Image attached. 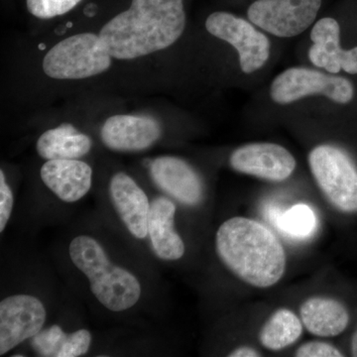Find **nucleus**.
Returning <instances> with one entry per match:
<instances>
[{"mask_svg":"<svg viewBox=\"0 0 357 357\" xmlns=\"http://www.w3.org/2000/svg\"><path fill=\"white\" fill-rule=\"evenodd\" d=\"M187 25L184 0H131L98 31L114 61L139 60L172 47Z\"/></svg>","mask_w":357,"mask_h":357,"instance_id":"nucleus-1","label":"nucleus"},{"mask_svg":"<svg viewBox=\"0 0 357 357\" xmlns=\"http://www.w3.org/2000/svg\"><path fill=\"white\" fill-rule=\"evenodd\" d=\"M218 257L239 279L269 288L285 273L286 253L273 231L252 218H229L215 236Z\"/></svg>","mask_w":357,"mask_h":357,"instance_id":"nucleus-2","label":"nucleus"},{"mask_svg":"<svg viewBox=\"0 0 357 357\" xmlns=\"http://www.w3.org/2000/svg\"><path fill=\"white\" fill-rule=\"evenodd\" d=\"M70 260L89 279L96 300L112 312L132 307L141 297L138 279L128 270L112 264L98 241L79 236L70 244Z\"/></svg>","mask_w":357,"mask_h":357,"instance_id":"nucleus-3","label":"nucleus"},{"mask_svg":"<svg viewBox=\"0 0 357 357\" xmlns=\"http://www.w3.org/2000/svg\"><path fill=\"white\" fill-rule=\"evenodd\" d=\"M112 61L98 33L82 32L52 46L44 55L42 70L45 76L56 81H84L105 74Z\"/></svg>","mask_w":357,"mask_h":357,"instance_id":"nucleus-4","label":"nucleus"},{"mask_svg":"<svg viewBox=\"0 0 357 357\" xmlns=\"http://www.w3.org/2000/svg\"><path fill=\"white\" fill-rule=\"evenodd\" d=\"M309 165L319 189L335 208L357 211V168L344 150L319 145L310 152Z\"/></svg>","mask_w":357,"mask_h":357,"instance_id":"nucleus-5","label":"nucleus"},{"mask_svg":"<svg viewBox=\"0 0 357 357\" xmlns=\"http://www.w3.org/2000/svg\"><path fill=\"white\" fill-rule=\"evenodd\" d=\"M354 84L349 79L303 67L284 70L275 77L270 86V96L278 105H289L314 95L347 105L354 100Z\"/></svg>","mask_w":357,"mask_h":357,"instance_id":"nucleus-6","label":"nucleus"},{"mask_svg":"<svg viewBox=\"0 0 357 357\" xmlns=\"http://www.w3.org/2000/svg\"><path fill=\"white\" fill-rule=\"evenodd\" d=\"M204 26L211 36L236 49L244 74H253L266 64L270 57L269 39L250 21L225 11H217L208 16Z\"/></svg>","mask_w":357,"mask_h":357,"instance_id":"nucleus-7","label":"nucleus"},{"mask_svg":"<svg viewBox=\"0 0 357 357\" xmlns=\"http://www.w3.org/2000/svg\"><path fill=\"white\" fill-rule=\"evenodd\" d=\"M321 0H256L248 11L256 27L279 38H292L316 20Z\"/></svg>","mask_w":357,"mask_h":357,"instance_id":"nucleus-8","label":"nucleus"},{"mask_svg":"<svg viewBox=\"0 0 357 357\" xmlns=\"http://www.w3.org/2000/svg\"><path fill=\"white\" fill-rule=\"evenodd\" d=\"M46 310L30 295H13L0 303V356L36 335L43 328Z\"/></svg>","mask_w":357,"mask_h":357,"instance_id":"nucleus-9","label":"nucleus"},{"mask_svg":"<svg viewBox=\"0 0 357 357\" xmlns=\"http://www.w3.org/2000/svg\"><path fill=\"white\" fill-rule=\"evenodd\" d=\"M100 139L115 152H140L149 149L161 138L159 121L147 114H114L100 128Z\"/></svg>","mask_w":357,"mask_h":357,"instance_id":"nucleus-10","label":"nucleus"},{"mask_svg":"<svg viewBox=\"0 0 357 357\" xmlns=\"http://www.w3.org/2000/svg\"><path fill=\"white\" fill-rule=\"evenodd\" d=\"M229 164L236 172L271 182H283L295 171L296 159L275 143H251L237 148L230 155Z\"/></svg>","mask_w":357,"mask_h":357,"instance_id":"nucleus-11","label":"nucleus"},{"mask_svg":"<svg viewBox=\"0 0 357 357\" xmlns=\"http://www.w3.org/2000/svg\"><path fill=\"white\" fill-rule=\"evenodd\" d=\"M150 175L157 187L185 206H198L203 201V181L183 159L158 157L150 164Z\"/></svg>","mask_w":357,"mask_h":357,"instance_id":"nucleus-12","label":"nucleus"},{"mask_svg":"<svg viewBox=\"0 0 357 357\" xmlns=\"http://www.w3.org/2000/svg\"><path fill=\"white\" fill-rule=\"evenodd\" d=\"M309 50L312 64L330 74L344 72L357 75V46L345 50L340 46V27L337 20L325 17L314 23Z\"/></svg>","mask_w":357,"mask_h":357,"instance_id":"nucleus-13","label":"nucleus"},{"mask_svg":"<svg viewBox=\"0 0 357 357\" xmlns=\"http://www.w3.org/2000/svg\"><path fill=\"white\" fill-rule=\"evenodd\" d=\"M40 176L44 185L65 203L83 199L93 185V169L79 159L47 160Z\"/></svg>","mask_w":357,"mask_h":357,"instance_id":"nucleus-14","label":"nucleus"},{"mask_svg":"<svg viewBox=\"0 0 357 357\" xmlns=\"http://www.w3.org/2000/svg\"><path fill=\"white\" fill-rule=\"evenodd\" d=\"M109 196L129 232L136 238H145L151 204L137 183L128 174H114L109 182Z\"/></svg>","mask_w":357,"mask_h":357,"instance_id":"nucleus-15","label":"nucleus"},{"mask_svg":"<svg viewBox=\"0 0 357 357\" xmlns=\"http://www.w3.org/2000/svg\"><path fill=\"white\" fill-rule=\"evenodd\" d=\"M176 206L167 198L154 199L150 206L148 236L155 255L167 261L178 260L185 255V244L174 229Z\"/></svg>","mask_w":357,"mask_h":357,"instance_id":"nucleus-16","label":"nucleus"},{"mask_svg":"<svg viewBox=\"0 0 357 357\" xmlns=\"http://www.w3.org/2000/svg\"><path fill=\"white\" fill-rule=\"evenodd\" d=\"M301 319L307 332L317 337H337L349 326L347 307L337 300L328 298H310L300 309Z\"/></svg>","mask_w":357,"mask_h":357,"instance_id":"nucleus-17","label":"nucleus"},{"mask_svg":"<svg viewBox=\"0 0 357 357\" xmlns=\"http://www.w3.org/2000/svg\"><path fill=\"white\" fill-rule=\"evenodd\" d=\"M93 148V140L72 123H62L42 133L37 153L42 159H81Z\"/></svg>","mask_w":357,"mask_h":357,"instance_id":"nucleus-18","label":"nucleus"},{"mask_svg":"<svg viewBox=\"0 0 357 357\" xmlns=\"http://www.w3.org/2000/svg\"><path fill=\"white\" fill-rule=\"evenodd\" d=\"M266 217L283 236L294 241H306L317 229L316 213L306 204H298L282 211L275 206L266 208Z\"/></svg>","mask_w":357,"mask_h":357,"instance_id":"nucleus-19","label":"nucleus"},{"mask_svg":"<svg viewBox=\"0 0 357 357\" xmlns=\"http://www.w3.org/2000/svg\"><path fill=\"white\" fill-rule=\"evenodd\" d=\"M303 333V321L288 309L275 312L259 333L263 347L270 351H281L299 340Z\"/></svg>","mask_w":357,"mask_h":357,"instance_id":"nucleus-20","label":"nucleus"},{"mask_svg":"<svg viewBox=\"0 0 357 357\" xmlns=\"http://www.w3.org/2000/svg\"><path fill=\"white\" fill-rule=\"evenodd\" d=\"M69 337L70 333H66L61 326L54 325L34 335L32 347L40 356L62 357Z\"/></svg>","mask_w":357,"mask_h":357,"instance_id":"nucleus-21","label":"nucleus"},{"mask_svg":"<svg viewBox=\"0 0 357 357\" xmlns=\"http://www.w3.org/2000/svg\"><path fill=\"white\" fill-rule=\"evenodd\" d=\"M83 0H26V8L33 17L53 20L69 13Z\"/></svg>","mask_w":357,"mask_h":357,"instance_id":"nucleus-22","label":"nucleus"},{"mask_svg":"<svg viewBox=\"0 0 357 357\" xmlns=\"http://www.w3.org/2000/svg\"><path fill=\"white\" fill-rule=\"evenodd\" d=\"M13 208V195L3 170L0 171V232H3Z\"/></svg>","mask_w":357,"mask_h":357,"instance_id":"nucleus-23","label":"nucleus"},{"mask_svg":"<svg viewBox=\"0 0 357 357\" xmlns=\"http://www.w3.org/2000/svg\"><path fill=\"white\" fill-rule=\"evenodd\" d=\"M298 357H340L344 356L337 347L326 342H310L301 345L296 352Z\"/></svg>","mask_w":357,"mask_h":357,"instance_id":"nucleus-24","label":"nucleus"},{"mask_svg":"<svg viewBox=\"0 0 357 357\" xmlns=\"http://www.w3.org/2000/svg\"><path fill=\"white\" fill-rule=\"evenodd\" d=\"M230 357H258L260 356L259 352L255 351L252 347H241L229 354Z\"/></svg>","mask_w":357,"mask_h":357,"instance_id":"nucleus-25","label":"nucleus"},{"mask_svg":"<svg viewBox=\"0 0 357 357\" xmlns=\"http://www.w3.org/2000/svg\"><path fill=\"white\" fill-rule=\"evenodd\" d=\"M351 354L352 356L357 357V330L354 333V337L351 340Z\"/></svg>","mask_w":357,"mask_h":357,"instance_id":"nucleus-26","label":"nucleus"}]
</instances>
